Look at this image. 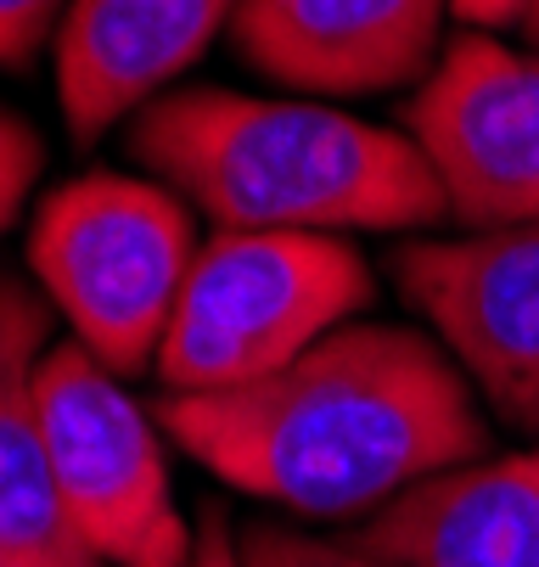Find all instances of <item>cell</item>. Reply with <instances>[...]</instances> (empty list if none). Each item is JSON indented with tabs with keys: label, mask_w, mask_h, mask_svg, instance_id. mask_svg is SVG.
<instances>
[{
	"label": "cell",
	"mask_w": 539,
	"mask_h": 567,
	"mask_svg": "<svg viewBox=\"0 0 539 567\" xmlns=\"http://www.w3.org/2000/svg\"><path fill=\"white\" fill-rule=\"evenodd\" d=\"M473 393L438 338L349 320L259 382L164 393L152 416L230 489L310 523H360L484 455Z\"/></svg>",
	"instance_id": "6da1fadb"
},
{
	"label": "cell",
	"mask_w": 539,
	"mask_h": 567,
	"mask_svg": "<svg viewBox=\"0 0 539 567\" xmlns=\"http://www.w3.org/2000/svg\"><path fill=\"white\" fill-rule=\"evenodd\" d=\"M129 157L214 230H422L449 219L427 157L405 130L343 107L164 91L129 118Z\"/></svg>",
	"instance_id": "7a4b0ae2"
},
{
	"label": "cell",
	"mask_w": 539,
	"mask_h": 567,
	"mask_svg": "<svg viewBox=\"0 0 539 567\" xmlns=\"http://www.w3.org/2000/svg\"><path fill=\"white\" fill-rule=\"evenodd\" d=\"M360 248L326 230H214L180 287L158 349L164 393L259 382L371 303Z\"/></svg>",
	"instance_id": "3957f363"
},
{
	"label": "cell",
	"mask_w": 539,
	"mask_h": 567,
	"mask_svg": "<svg viewBox=\"0 0 539 567\" xmlns=\"http://www.w3.org/2000/svg\"><path fill=\"white\" fill-rule=\"evenodd\" d=\"M191 203L164 181L80 175L40 197L29 225V270L51 309L118 377L158 365L180 287L197 259Z\"/></svg>",
	"instance_id": "277c9868"
},
{
	"label": "cell",
	"mask_w": 539,
	"mask_h": 567,
	"mask_svg": "<svg viewBox=\"0 0 539 567\" xmlns=\"http://www.w3.org/2000/svg\"><path fill=\"white\" fill-rule=\"evenodd\" d=\"M40 422L68 523L102 567H191L197 528L175 512L158 416L85 343H51L40 360Z\"/></svg>",
	"instance_id": "5b68a950"
},
{
	"label": "cell",
	"mask_w": 539,
	"mask_h": 567,
	"mask_svg": "<svg viewBox=\"0 0 539 567\" xmlns=\"http://www.w3.org/2000/svg\"><path fill=\"white\" fill-rule=\"evenodd\" d=\"M405 135L467 230L539 219V51L489 29L449 40L405 102Z\"/></svg>",
	"instance_id": "8992f818"
},
{
	"label": "cell",
	"mask_w": 539,
	"mask_h": 567,
	"mask_svg": "<svg viewBox=\"0 0 539 567\" xmlns=\"http://www.w3.org/2000/svg\"><path fill=\"white\" fill-rule=\"evenodd\" d=\"M394 281L489 411L539 433V219L405 241Z\"/></svg>",
	"instance_id": "52a82bcc"
},
{
	"label": "cell",
	"mask_w": 539,
	"mask_h": 567,
	"mask_svg": "<svg viewBox=\"0 0 539 567\" xmlns=\"http://www.w3.org/2000/svg\"><path fill=\"white\" fill-rule=\"evenodd\" d=\"M455 0H242L230 45L303 96H376L433 73Z\"/></svg>",
	"instance_id": "ba28073f"
},
{
	"label": "cell",
	"mask_w": 539,
	"mask_h": 567,
	"mask_svg": "<svg viewBox=\"0 0 539 567\" xmlns=\"http://www.w3.org/2000/svg\"><path fill=\"white\" fill-rule=\"evenodd\" d=\"M242 0H68L56 23V102L73 141L135 118L230 29Z\"/></svg>",
	"instance_id": "9c48e42d"
},
{
	"label": "cell",
	"mask_w": 539,
	"mask_h": 567,
	"mask_svg": "<svg viewBox=\"0 0 539 567\" xmlns=\"http://www.w3.org/2000/svg\"><path fill=\"white\" fill-rule=\"evenodd\" d=\"M343 539L394 567H539V439L416 483Z\"/></svg>",
	"instance_id": "30bf717a"
},
{
	"label": "cell",
	"mask_w": 539,
	"mask_h": 567,
	"mask_svg": "<svg viewBox=\"0 0 539 567\" xmlns=\"http://www.w3.org/2000/svg\"><path fill=\"white\" fill-rule=\"evenodd\" d=\"M51 298L0 270V561L7 567H102L73 534L40 422V360L51 354Z\"/></svg>",
	"instance_id": "8fae6325"
},
{
	"label": "cell",
	"mask_w": 539,
	"mask_h": 567,
	"mask_svg": "<svg viewBox=\"0 0 539 567\" xmlns=\"http://www.w3.org/2000/svg\"><path fill=\"white\" fill-rule=\"evenodd\" d=\"M242 567H394L360 545L321 539V534H303L287 523H248L242 528Z\"/></svg>",
	"instance_id": "7c38bea8"
},
{
	"label": "cell",
	"mask_w": 539,
	"mask_h": 567,
	"mask_svg": "<svg viewBox=\"0 0 539 567\" xmlns=\"http://www.w3.org/2000/svg\"><path fill=\"white\" fill-rule=\"evenodd\" d=\"M40 169H45V141L34 135L29 118L0 107V230H7L18 219V208L29 203Z\"/></svg>",
	"instance_id": "4fadbf2b"
},
{
	"label": "cell",
	"mask_w": 539,
	"mask_h": 567,
	"mask_svg": "<svg viewBox=\"0 0 539 567\" xmlns=\"http://www.w3.org/2000/svg\"><path fill=\"white\" fill-rule=\"evenodd\" d=\"M68 0H0V68H23L45 40H56V23Z\"/></svg>",
	"instance_id": "5bb4252c"
},
{
	"label": "cell",
	"mask_w": 539,
	"mask_h": 567,
	"mask_svg": "<svg viewBox=\"0 0 539 567\" xmlns=\"http://www.w3.org/2000/svg\"><path fill=\"white\" fill-rule=\"evenodd\" d=\"M191 567H242V539L230 534L219 506H203V517H197V561Z\"/></svg>",
	"instance_id": "9a60e30c"
},
{
	"label": "cell",
	"mask_w": 539,
	"mask_h": 567,
	"mask_svg": "<svg viewBox=\"0 0 539 567\" xmlns=\"http://www.w3.org/2000/svg\"><path fill=\"white\" fill-rule=\"evenodd\" d=\"M528 0H455V18L467 29H506V23H522Z\"/></svg>",
	"instance_id": "2e32d148"
},
{
	"label": "cell",
	"mask_w": 539,
	"mask_h": 567,
	"mask_svg": "<svg viewBox=\"0 0 539 567\" xmlns=\"http://www.w3.org/2000/svg\"><path fill=\"white\" fill-rule=\"evenodd\" d=\"M522 23H528V34L539 40V0H528V12H522Z\"/></svg>",
	"instance_id": "e0dca14e"
},
{
	"label": "cell",
	"mask_w": 539,
	"mask_h": 567,
	"mask_svg": "<svg viewBox=\"0 0 539 567\" xmlns=\"http://www.w3.org/2000/svg\"><path fill=\"white\" fill-rule=\"evenodd\" d=\"M0 567H7V561H0Z\"/></svg>",
	"instance_id": "ac0fdd59"
}]
</instances>
